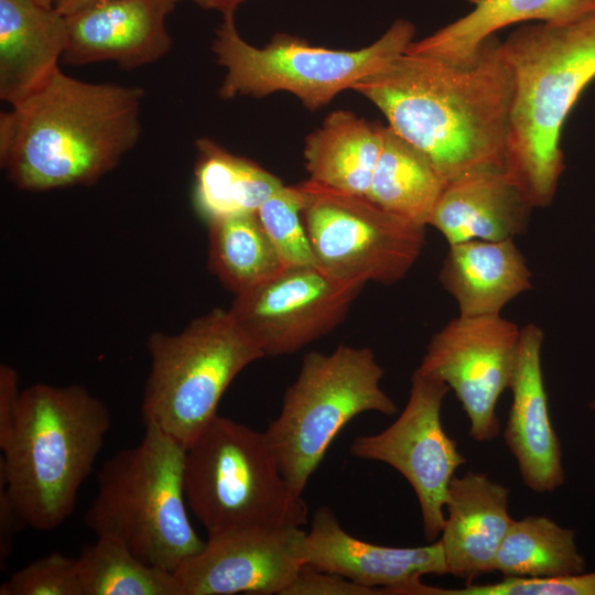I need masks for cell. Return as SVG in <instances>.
Wrapping results in <instances>:
<instances>
[{
	"mask_svg": "<svg viewBox=\"0 0 595 595\" xmlns=\"http://www.w3.org/2000/svg\"><path fill=\"white\" fill-rule=\"evenodd\" d=\"M298 187L317 266L329 275L389 285L402 280L420 257L425 226L391 214L366 196L311 180Z\"/></svg>",
	"mask_w": 595,
	"mask_h": 595,
	"instance_id": "30bf717a",
	"label": "cell"
},
{
	"mask_svg": "<svg viewBox=\"0 0 595 595\" xmlns=\"http://www.w3.org/2000/svg\"><path fill=\"white\" fill-rule=\"evenodd\" d=\"M143 398V423L155 425L185 448L217 415L237 375L264 354L228 310L214 309L176 334L152 333Z\"/></svg>",
	"mask_w": 595,
	"mask_h": 595,
	"instance_id": "52a82bcc",
	"label": "cell"
},
{
	"mask_svg": "<svg viewBox=\"0 0 595 595\" xmlns=\"http://www.w3.org/2000/svg\"><path fill=\"white\" fill-rule=\"evenodd\" d=\"M0 595H82L76 558L50 553L15 571Z\"/></svg>",
	"mask_w": 595,
	"mask_h": 595,
	"instance_id": "f546056e",
	"label": "cell"
},
{
	"mask_svg": "<svg viewBox=\"0 0 595 595\" xmlns=\"http://www.w3.org/2000/svg\"><path fill=\"white\" fill-rule=\"evenodd\" d=\"M26 526L25 521L10 499L7 489L0 483V565L11 556L17 533Z\"/></svg>",
	"mask_w": 595,
	"mask_h": 595,
	"instance_id": "836d02e7",
	"label": "cell"
},
{
	"mask_svg": "<svg viewBox=\"0 0 595 595\" xmlns=\"http://www.w3.org/2000/svg\"><path fill=\"white\" fill-rule=\"evenodd\" d=\"M76 562L82 595H182L174 572L145 563L111 539L84 545Z\"/></svg>",
	"mask_w": 595,
	"mask_h": 595,
	"instance_id": "83f0119b",
	"label": "cell"
},
{
	"mask_svg": "<svg viewBox=\"0 0 595 595\" xmlns=\"http://www.w3.org/2000/svg\"><path fill=\"white\" fill-rule=\"evenodd\" d=\"M380 588L360 585L344 576L304 564L283 595H378Z\"/></svg>",
	"mask_w": 595,
	"mask_h": 595,
	"instance_id": "4dcf8cb0",
	"label": "cell"
},
{
	"mask_svg": "<svg viewBox=\"0 0 595 595\" xmlns=\"http://www.w3.org/2000/svg\"><path fill=\"white\" fill-rule=\"evenodd\" d=\"M439 280L464 316L500 315L532 288V273L515 239L448 245Z\"/></svg>",
	"mask_w": 595,
	"mask_h": 595,
	"instance_id": "44dd1931",
	"label": "cell"
},
{
	"mask_svg": "<svg viewBox=\"0 0 595 595\" xmlns=\"http://www.w3.org/2000/svg\"><path fill=\"white\" fill-rule=\"evenodd\" d=\"M475 3L468 14L420 41H412L404 52L463 62L472 58L487 37L507 25L531 20L566 23L595 11V0H475Z\"/></svg>",
	"mask_w": 595,
	"mask_h": 595,
	"instance_id": "603a6c76",
	"label": "cell"
},
{
	"mask_svg": "<svg viewBox=\"0 0 595 595\" xmlns=\"http://www.w3.org/2000/svg\"><path fill=\"white\" fill-rule=\"evenodd\" d=\"M257 215L283 268L317 266L302 217L298 185H283Z\"/></svg>",
	"mask_w": 595,
	"mask_h": 595,
	"instance_id": "f1b7e54d",
	"label": "cell"
},
{
	"mask_svg": "<svg viewBox=\"0 0 595 595\" xmlns=\"http://www.w3.org/2000/svg\"><path fill=\"white\" fill-rule=\"evenodd\" d=\"M512 80L504 172L532 207H548L564 172L560 139L595 79V11L566 23L523 25L501 42Z\"/></svg>",
	"mask_w": 595,
	"mask_h": 595,
	"instance_id": "3957f363",
	"label": "cell"
},
{
	"mask_svg": "<svg viewBox=\"0 0 595 595\" xmlns=\"http://www.w3.org/2000/svg\"><path fill=\"white\" fill-rule=\"evenodd\" d=\"M531 209L502 167L483 166L445 183L429 225L448 245L515 239L526 232Z\"/></svg>",
	"mask_w": 595,
	"mask_h": 595,
	"instance_id": "d6986e66",
	"label": "cell"
},
{
	"mask_svg": "<svg viewBox=\"0 0 595 595\" xmlns=\"http://www.w3.org/2000/svg\"><path fill=\"white\" fill-rule=\"evenodd\" d=\"M520 331L501 314L458 315L431 337L418 367L454 391L476 442H489L499 434L496 405L512 379Z\"/></svg>",
	"mask_w": 595,
	"mask_h": 595,
	"instance_id": "7c38bea8",
	"label": "cell"
},
{
	"mask_svg": "<svg viewBox=\"0 0 595 595\" xmlns=\"http://www.w3.org/2000/svg\"><path fill=\"white\" fill-rule=\"evenodd\" d=\"M444 186L429 158L386 126L366 197L391 214L426 227Z\"/></svg>",
	"mask_w": 595,
	"mask_h": 595,
	"instance_id": "d4e9b609",
	"label": "cell"
},
{
	"mask_svg": "<svg viewBox=\"0 0 595 595\" xmlns=\"http://www.w3.org/2000/svg\"><path fill=\"white\" fill-rule=\"evenodd\" d=\"M144 426L139 444L104 463L84 522L97 538L118 541L145 563L175 572L205 544L187 516L186 448L158 426Z\"/></svg>",
	"mask_w": 595,
	"mask_h": 595,
	"instance_id": "5b68a950",
	"label": "cell"
},
{
	"mask_svg": "<svg viewBox=\"0 0 595 595\" xmlns=\"http://www.w3.org/2000/svg\"><path fill=\"white\" fill-rule=\"evenodd\" d=\"M544 333L530 323L521 327L509 389L512 402L504 431L526 487L553 493L565 483L562 448L552 425L541 366Z\"/></svg>",
	"mask_w": 595,
	"mask_h": 595,
	"instance_id": "e0dca14e",
	"label": "cell"
},
{
	"mask_svg": "<svg viewBox=\"0 0 595 595\" xmlns=\"http://www.w3.org/2000/svg\"><path fill=\"white\" fill-rule=\"evenodd\" d=\"M65 15L35 0H0V99L13 106L60 68Z\"/></svg>",
	"mask_w": 595,
	"mask_h": 595,
	"instance_id": "ffe728a7",
	"label": "cell"
},
{
	"mask_svg": "<svg viewBox=\"0 0 595 595\" xmlns=\"http://www.w3.org/2000/svg\"><path fill=\"white\" fill-rule=\"evenodd\" d=\"M194 203L206 221L256 214L283 182L256 162L235 155L209 138L195 142Z\"/></svg>",
	"mask_w": 595,
	"mask_h": 595,
	"instance_id": "cb8c5ba5",
	"label": "cell"
},
{
	"mask_svg": "<svg viewBox=\"0 0 595 595\" xmlns=\"http://www.w3.org/2000/svg\"><path fill=\"white\" fill-rule=\"evenodd\" d=\"M575 530L545 516H528L512 521L493 563V572L504 577H559L585 572Z\"/></svg>",
	"mask_w": 595,
	"mask_h": 595,
	"instance_id": "484cf974",
	"label": "cell"
},
{
	"mask_svg": "<svg viewBox=\"0 0 595 595\" xmlns=\"http://www.w3.org/2000/svg\"><path fill=\"white\" fill-rule=\"evenodd\" d=\"M306 564L393 595H402L423 575L447 574L439 539L414 548L369 543L346 532L327 507L315 511L306 532Z\"/></svg>",
	"mask_w": 595,
	"mask_h": 595,
	"instance_id": "2e32d148",
	"label": "cell"
},
{
	"mask_svg": "<svg viewBox=\"0 0 595 595\" xmlns=\"http://www.w3.org/2000/svg\"><path fill=\"white\" fill-rule=\"evenodd\" d=\"M107 0H57L55 2V9L63 15H68L77 12L89 6L100 3Z\"/></svg>",
	"mask_w": 595,
	"mask_h": 595,
	"instance_id": "d590c367",
	"label": "cell"
},
{
	"mask_svg": "<svg viewBox=\"0 0 595 595\" xmlns=\"http://www.w3.org/2000/svg\"><path fill=\"white\" fill-rule=\"evenodd\" d=\"M44 6L54 7L57 0H35Z\"/></svg>",
	"mask_w": 595,
	"mask_h": 595,
	"instance_id": "8d00e7d4",
	"label": "cell"
},
{
	"mask_svg": "<svg viewBox=\"0 0 595 595\" xmlns=\"http://www.w3.org/2000/svg\"><path fill=\"white\" fill-rule=\"evenodd\" d=\"M178 1H191L201 8L217 10L224 15L235 13L237 8L247 0H176Z\"/></svg>",
	"mask_w": 595,
	"mask_h": 595,
	"instance_id": "e575fe53",
	"label": "cell"
},
{
	"mask_svg": "<svg viewBox=\"0 0 595 595\" xmlns=\"http://www.w3.org/2000/svg\"><path fill=\"white\" fill-rule=\"evenodd\" d=\"M110 425L108 408L83 386L36 383L21 391L0 446V483L26 526L47 531L68 519Z\"/></svg>",
	"mask_w": 595,
	"mask_h": 595,
	"instance_id": "277c9868",
	"label": "cell"
},
{
	"mask_svg": "<svg viewBox=\"0 0 595 595\" xmlns=\"http://www.w3.org/2000/svg\"><path fill=\"white\" fill-rule=\"evenodd\" d=\"M176 0H107L65 15L62 62L83 66L113 62L134 69L164 57L173 45L166 18Z\"/></svg>",
	"mask_w": 595,
	"mask_h": 595,
	"instance_id": "9a60e30c",
	"label": "cell"
},
{
	"mask_svg": "<svg viewBox=\"0 0 595 595\" xmlns=\"http://www.w3.org/2000/svg\"><path fill=\"white\" fill-rule=\"evenodd\" d=\"M183 480L187 507L208 536L307 521V505L283 477L266 433L219 414L186 447Z\"/></svg>",
	"mask_w": 595,
	"mask_h": 595,
	"instance_id": "8992f818",
	"label": "cell"
},
{
	"mask_svg": "<svg viewBox=\"0 0 595 595\" xmlns=\"http://www.w3.org/2000/svg\"><path fill=\"white\" fill-rule=\"evenodd\" d=\"M513 595H595V571L559 577L513 578Z\"/></svg>",
	"mask_w": 595,
	"mask_h": 595,
	"instance_id": "1f68e13d",
	"label": "cell"
},
{
	"mask_svg": "<svg viewBox=\"0 0 595 595\" xmlns=\"http://www.w3.org/2000/svg\"><path fill=\"white\" fill-rule=\"evenodd\" d=\"M364 285L318 266L284 268L235 294L228 311L264 356L289 355L337 327Z\"/></svg>",
	"mask_w": 595,
	"mask_h": 595,
	"instance_id": "4fadbf2b",
	"label": "cell"
},
{
	"mask_svg": "<svg viewBox=\"0 0 595 595\" xmlns=\"http://www.w3.org/2000/svg\"><path fill=\"white\" fill-rule=\"evenodd\" d=\"M385 128L349 110L331 112L305 139L309 180L366 196L382 149Z\"/></svg>",
	"mask_w": 595,
	"mask_h": 595,
	"instance_id": "7402d4cb",
	"label": "cell"
},
{
	"mask_svg": "<svg viewBox=\"0 0 595 595\" xmlns=\"http://www.w3.org/2000/svg\"><path fill=\"white\" fill-rule=\"evenodd\" d=\"M19 377L17 370L7 364L0 366V446L10 435L19 405Z\"/></svg>",
	"mask_w": 595,
	"mask_h": 595,
	"instance_id": "d6a6232c",
	"label": "cell"
},
{
	"mask_svg": "<svg viewBox=\"0 0 595 595\" xmlns=\"http://www.w3.org/2000/svg\"><path fill=\"white\" fill-rule=\"evenodd\" d=\"M208 268L238 294L284 269L256 214L207 221Z\"/></svg>",
	"mask_w": 595,
	"mask_h": 595,
	"instance_id": "4316f807",
	"label": "cell"
},
{
	"mask_svg": "<svg viewBox=\"0 0 595 595\" xmlns=\"http://www.w3.org/2000/svg\"><path fill=\"white\" fill-rule=\"evenodd\" d=\"M353 90L424 153L445 183L483 166L504 169L512 80L495 34L463 62L403 52Z\"/></svg>",
	"mask_w": 595,
	"mask_h": 595,
	"instance_id": "6da1fadb",
	"label": "cell"
},
{
	"mask_svg": "<svg viewBox=\"0 0 595 595\" xmlns=\"http://www.w3.org/2000/svg\"><path fill=\"white\" fill-rule=\"evenodd\" d=\"M448 391L446 383L416 368L408 402L396 421L379 433L356 437L350 446L354 456L386 463L408 480L416 495L423 532L430 542L441 536L450 483L466 463L441 420Z\"/></svg>",
	"mask_w": 595,
	"mask_h": 595,
	"instance_id": "8fae6325",
	"label": "cell"
},
{
	"mask_svg": "<svg viewBox=\"0 0 595 595\" xmlns=\"http://www.w3.org/2000/svg\"><path fill=\"white\" fill-rule=\"evenodd\" d=\"M510 489L486 473L454 476L445 505L447 516L439 540L447 574L472 580L493 572L497 551L513 519L508 512Z\"/></svg>",
	"mask_w": 595,
	"mask_h": 595,
	"instance_id": "ac0fdd59",
	"label": "cell"
},
{
	"mask_svg": "<svg viewBox=\"0 0 595 595\" xmlns=\"http://www.w3.org/2000/svg\"><path fill=\"white\" fill-rule=\"evenodd\" d=\"M589 409L595 412V398L588 404Z\"/></svg>",
	"mask_w": 595,
	"mask_h": 595,
	"instance_id": "74e56055",
	"label": "cell"
},
{
	"mask_svg": "<svg viewBox=\"0 0 595 595\" xmlns=\"http://www.w3.org/2000/svg\"><path fill=\"white\" fill-rule=\"evenodd\" d=\"M144 90L56 69L0 113V164L18 188L95 184L138 143Z\"/></svg>",
	"mask_w": 595,
	"mask_h": 595,
	"instance_id": "7a4b0ae2",
	"label": "cell"
},
{
	"mask_svg": "<svg viewBox=\"0 0 595 595\" xmlns=\"http://www.w3.org/2000/svg\"><path fill=\"white\" fill-rule=\"evenodd\" d=\"M383 368L368 347L337 346L304 356L280 414L264 433L290 488L302 495L335 436L355 416L398 412L382 390Z\"/></svg>",
	"mask_w": 595,
	"mask_h": 595,
	"instance_id": "9c48e42d",
	"label": "cell"
},
{
	"mask_svg": "<svg viewBox=\"0 0 595 595\" xmlns=\"http://www.w3.org/2000/svg\"><path fill=\"white\" fill-rule=\"evenodd\" d=\"M304 564L301 527H250L209 534L174 574L182 595H283Z\"/></svg>",
	"mask_w": 595,
	"mask_h": 595,
	"instance_id": "5bb4252c",
	"label": "cell"
},
{
	"mask_svg": "<svg viewBox=\"0 0 595 595\" xmlns=\"http://www.w3.org/2000/svg\"><path fill=\"white\" fill-rule=\"evenodd\" d=\"M414 34L413 23L399 19L378 40L359 50L312 46L304 39L283 33L257 47L239 34L235 13H227L212 44L216 63L225 69L218 95L223 99L261 98L286 91L315 111L403 53Z\"/></svg>",
	"mask_w": 595,
	"mask_h": 595,
	"instance_id": "ba28073f",
	"label": "cell"
}]
</instances>
